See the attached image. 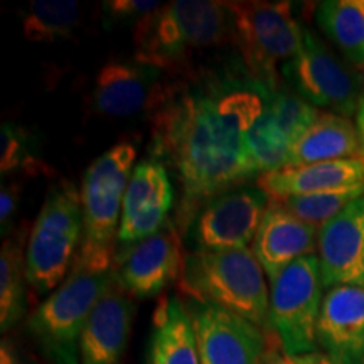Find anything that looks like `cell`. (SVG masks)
I'll list each match as a JSON object with an SVG mask.
<instances>
[{
	"mask_svg": "<svg viewBox=\"0 0 364 364\" xmlns=\"http://www.w3.org/2000/svg\"><path fill=\"white\" fill-rule=\"evenodd\" d=\"M172 204L174 186L166 166L154 157L140 161L124 196L117 247H130L156 235L169 221Z\"/></svg>",
	"mask_w": 364,
	"mask_h": 364,
	"instance_id": "4fadbf2b",
	"label": "cell"
},
{
	"mask_svg": "<svg viewBox=\"0 0 364 364\" xmlns=\"http://www.w3.org/2000/svg\"><path fill=\"white\" fill-rule=\"evenodd\" d=\"M181 287L188 299L213 304L247 318L263 331H272L267 275L250 248L188 255Z\"/></svg>",
	"mask_w": 364,
	"mask_h": 364,
	"instance_id": "277c9868",
	"label": "cell"
},
{
	"mask_svg": "<svg viewBox=\"0 0 364 364\" xmlns=\"http://www.w3.org/2000/svg\"><path fill=\"white\" fill-rule=\"evenodd\" d=\"M363 182L364 159H344L265 172L257 179V186L268 198L280 201L292 196L324 193Z\"/></svg>",
	"mask_w": 364,
	"mask_h": 364,
	"instance_id": "d6986e66",
	"label": "cell"
},
{
	"mask_svg": "<svg viewBox=\"0 0 364 364\" xmlns=\"http://www.w3.org/2000/svg\"><path fill=\"white\" fill-rule=\"evenodd\" d=\"M19 196L21 189L16 184H2V189H0V226H2L4 236L11 228V223L17 213Z\"/></svg>",
	"mask_w": 364,
	"mask_h": 364,
	"instance_id": "f1b7e54d",
	"label": "cell"
},
{
	"mask_svg": "<svg viewBox=\"0 0 364 364\" xmlns=\"http://www.w3.org/2000/svg\"><path fill=\"white\" fill-rule=\"evenodd\" d=\"M161 6L162 4L152 2V0H107V2H102L103 22L108 27H135L144 17L157 11Z\"/></svg>",
	"mask_w": 364,
	"mask_h": 364,
	"instance_id": "83f0119b",
	"label": "cell"
},
{
	"mask_svg": "<svg viewBox=\"0 0 364 364\" xmlns=\"http://www.w3.org/2000/svg\"><path fill=\"white\" fill-rule=\"evenodd\" d=\"M344 159H364L356 124L336 113L321 112L314 124L294 140L287 167Z\"/></svg>",
	"mask_w": 364,
	"mask_h": 364,
	"instance_id": "ffe728a7",
	"label": "cell"
},
{
	"mask_svg": "<svg viewBox=\"0 0 364 364\" xmlns=\"http://www.w3.org/2000/svg\"><path fill=\"white\" fill-rule=\"evenodd\" d=\"M136 159V145L120 142L95 159L81 186L83 240L71 270L110 273L117 255L124 196Z\"/></svg>",
	"mask_w": 364,
	"mask_h": 364,
	"instance_id": "3957f363",
	"label": "cell"
},
{
	"mask_svg": "<svg viewBox=\"0 0 364 364\" xmlns=\"http://www.w3.org/2000/svg\"><path fill=\"white\" fill-rule=\"evenodd\" d=\"M83 240L81 193L71 181L49 188L26 248V279L38 294H48L66 280Z\"/></svg>",
	"mask_w": 364,
	"mask_h": 364,
	"instance_id": "5b68a950",
	"label": "cell"
},
{
	"mask_svg": "<svg viewBox=\"0 0 364 364\" xmlns=\"http://www.w3.org/2000/svg\"><path fill=\"white\" fill-rule=\"evenodd\" d=\"M270 198L258 186H241L213 198L188 230L196 252L221 253L253 245Z\"/></svg>",
	"mask_w": 364,
	"mask_h": 364,
	"instance_id": "30bf717a",
	"label": "cell"
},
{
	"mask_svg": "<svg viewBox=\"0 0 364 364\" xmlns=\"http://www.w3.org/2000/svg\"><path fill=\"white\" fill-rule=\"evenodd\" d=\"M113 273L71 270L27 321V331L54 364H81L80 339Z\"/></svg>",
	"mask_w": 364,
	"mask_h": 364,
	"instance_id": "52a82bcc",
	"label": "cell"
},
{
	"mask_svg": "<svg viewBox=\"0 0 364 364\" xmlns=\"http://www.w3.org/2000/svg\"><path fill=\"white\" fill-rule=\"evenodd\" d=\"M292 144V136L287 134L267 103L265 113L247 135L250 159L257 167L258 174L262 176L265 172L279 171L289 166V152Z\"/></svg>",
	"mask_w": 364,
	"mask_h": 364,
	"instance_id": "d4e9b609",
	"label": "cell"
},
{
	"mask_svg": "<svg viewBox=\"0 0 364 364\" xmlns=\"http://www.w3.org/2000/svg\"><path fill=\"white\" fill-rule=\"evenodd\" d=\"M280 73L287 86L317 110L356 115L364 95L361 81L307 27L299 53L280 66Z\"/></svg>",
	"mask_w": 364,
	"mask_h": 364,
	"instance_id": "9c48e42d",
	"label": "cell"
},
{
	"mask_svg": "<svg viewBox=\"0 0 364 364\" xmlns=\"http://www.w3.org/2000/svg\"><path fill=\"white\" fill-rule=\"evenodd\" d=\"M164 73L156 66L132 59L108 61L95 78L93 105L102 115L127 118L147 112L164 83Z\"/></svg>",
	"mask_w": 364,
	"mask_h": 364,
	"instance_id": "e0dca14e",
	"label": "cell"
},
{
	"mask_svg": "<svg viewBox=\"0 0 364 364\" xmlns=\"http://www.w3.org/2000/svg\"><path fill=\"white\" fill-rule=\"evenodd\" d=\"M33 135L22 127L6 122L0 130V172L2 176L14 171H27L31 176L46 172L44 164L34 156Z\"/></svg>",
	"mask_w": 364,
	"mask_h": 364,
	"instance_id": "4316f807",
	"label": "cell"
},
{
	"mask_svg": "<svg viewBox=\"0 0 364 364\" xmlns=\"http://www.w3.org/2000/svg\"><path fill=\"white\" fill-rule=\"evenodd\" d=\"M275 86L252 76L238 56L164 80L147 110L149 157L161 161L179 186L174 223L181 235L213 198L260 177L247 135Z\"/></svg>",
	"mask_w": 364,
	"mask_h": 364,
	"instance_id": "6da1fadb",
	"label": "cell"
},
{
	"mask_svg": "<svg viewBox=\"0 0 364 364\" xmlns=\"http://www.w3.org/2000/svg\"><path fill=\"white\" fill-rule=\"evenodd\" d=\"M317 348L338 364H364V287H332L322 299Z\"/></svg>",
	"mask_w": 364,
	"mask_h": 364,
	"instance_id": "9a60e30c",
	"label": "cell"
},
{
	"mask_svg": "<svg viewBox=\"0 0 364 364\" xmlns=\"http://www.w3.org/2000/svg\"><path fill=\"white\" fill-rule=\"evenodd\" d=\"M186 257L182 235L167 221L156 235L130 247H117L112 273L135 299H152L181 279Z\"/></svg>",
	"mask_w": 364,
	"mask_h": 364,
	"instance_id": "8fae6325",
	"label": "cell"
},
{
	"mask_svg": "<svg viewBox=\"0 0 364 364\" xmlns=\"http://www.w3.org/2000/svg\"><path fill=\"white\" fill-rule=\"evenodd\" d=\"M201 364H262L267 331L225 309L188 299Z\"/></svg>",
	"mask_w": 364,
	"mask_h": 364,
	"instance_id": "7c38bea8",
	"label": "cell"
},
{
	"mask_svg": "<svg viewBox=\"0 0 364 364\" xmlns=\"http://www.w3.org/2000/svg\"><path fill=\"white\" fill-rule=\"evenodd\" d=\"M26 258L22 238H9L0 252V327L12 329L27 311Z\"/></svg>",
	"mask_w": 364,
	"mask_h": 364,
	"instance_id": "cb8c5ba5",
	"label": "cell"
},
{
	"mask_svg": "<svg viewBox=\"0 0 364 364\" xmlns=\"http://www.w3.org/2000/svg\"><path fill=\"white\" fill-rule=\"evenodd\" d=\"M354 118H356V129L359 132V136H361V142L364 145V95H363L361 102H359L358 112H356V115H354Z\"/></svg>",
	"mask_w": 364,
	"mask_h": 364,
	"instance_id": "d6a6232c",
	"label": "cell"
},
{
	"mask_svg": "<svg viewBox=\"0 0 364 364\" xmlns=\"http://www.w3.org/2000/svg\"><path fill=\"white\" fill-rule=\"evenodd\" d=\"M80 22V6L73 0H34L21 12V27L33 43H56L70 38Z\"/></svg>",
	"mask_w": 364,
	"mask_h": 364,
	"instance_id": "603a6c76",
	"label": "cell"
},
{
	"mask_svg": "<svg viewBox=\"0 0 364 364\" xmlns=\"http://www.w3.org/2000/svg\"><path fill=\"white\" fill-rule=\"evenodd\" d=\"M322 290L324 282L317 255L290 263L270 282V329L289 356L317 351Z\"/></svg>",
	"mask_w": 364,
	"mask_h": 364,
	"instance_id": "ba28073f",
	"label": "cell"
},
{
	"mask_svg": "<svg viewBox=\"0 0 364 364\" xmlns=\"http://www.w3.org/2000/svg\"><path fill=\"white\" fill-rule=\"evenodd\" d=\"M134 314L132 295L113 277L81 334V364H122L130 339Z\"/></svg>",
	"mask_w": 364,
	"mask_h": 364,
	"instance_id": "2e32d148",
	"label": "cell"
},
{
	"mask_svg": "<svg viewBox=\"0 0 364 364\" xmlns=\"http://www.w3.org/2000/svg\"><path fill=\"white\" fill-rule=\"evenodd\" d=\"M364 194L363 184L346 186V188L324 191V193H314L304 196H292V198L280 199V203L289 209L299 220L309 223L321 230L326 223L339 215L353 201H356L359 196ZM277 201V199H275Z\"/></svg>",
	"mask_w": 364,
	"mask_h": 364,
	"instance_id": "484cf974",
	"label": "cell"
},
{
	"mask_svg": "<svg viewBox=\"0 0 364 364\" xmlns=\"http://www.w3.org/2000/svg\"><path fill=\"white\" fill-rule=\"evenodd\" d=\"M0 364H24L21 354L17 353V349L14 348L11 341H2V346H0Z\"/></svg>",
	"mask_w": 364,
	"mask_h": 364,
	"instance_id": "4dcf8cb0",
	"label": "cell"
},
{
	"mask_svg": "<svg viewBox=\"0 0 364 364\" xmlns=\"http://www.w3.org/2000/svg\"><path fill=\"white\" fill-rule=\"evenodd\" d=\"M233 16L231 41L236 56L257 80L280 85L277 66L299 53L304 26L295 19L290 2H226Z\"/></svg>",
	"mask_w": 364,
	"mask_h": 364,
	"instance_id": "8992f818",
	"label": "cell"
},
{
	"mask_svg": "<svg viewBox=\"0 0 364 364\" xmlns=\"http://www.w3.org/2000/svg\"><path fill=\"white\" fill-rule=\"evenodd\" d=\"M295 363L297 364H338L332 361V359L322 351L300 354V356H295Z\"/></svg>",
	"mask_w": 364,
	"mask_h": 364,
	"instance_id": "1f68e13d",
	"label": "cell"
},
{
	"mask_svg": "<svg viewBox=\"0 0 364 364\" xmlns=\"http://www.w3.org/2000/svg\"><path fill=\"white\" fill-rule=\"evenodd\" d=\"M316 21L326 38L353 65L364 68V0H326L317 4Z\"/></svg>",
	"mask_w": 364,
	"mask_h": 364,
	"instance_id": "7402d4cb",
	"label": "cell"
},
{
	"mask_svg": "<svg viewBox=\"0 0 364 364\" xmlns=\"http://www.w3.org/2000/svg\"><path fill=\"white\" fill-rule=\"evenodd\" d=\"M317 258L324 289L364 287V194L318 230Z\"/></svg>",
	"mask_w": 364,
	"mask_h": 364,
	"instance_id": "5bb4252c",
	"label": "cell"
},
{
	"mask_svg": "<svg viewBox=\"0 0 364 364\" xmlns=\"http://www.w3.org/2000/svg\"><path fill=\"white\" fill-rule=\"evenodd\" d=\"M317 245L318 230L316 226L299 220L280 201L270 199L253 240L252 252L268 282H272L290 263L316 255Z\"/></svg>",
	"mask_w": 364,
	"mask_h": 364,
	"instance_id": "ac0fdd59",
	"label": "cell"
},
{
	"mask_svg": "<svg viewBox=\"0 0 364 364\" xmlns=\"http://www.w3.org/2000/svg\"><path fill=\"white\" fill-rule=\"evenodd\" d=\"M231 31L233 16L226 2L174 0L134 27V59L176 75L191 68L196 51L231 41Z\"/></svg>",
	"mask_w": 364,
	"mask_h": 364,
	"instance_id": "7a4b0ae2",
	"label": "cell"
},
{
	"mask_svg": "<svg viewBox=\"0 0 364 364\" xmlns=\"http://www.w3.org/2000/svg\"><path fill=\"white\" fill-rule=\"evenodd\" d=\"M147 364H201L193 321L181 299L166 297L154 314Z\"/></svg>",
	"mask_w": 364,
	"mask_h": 364,
	"instance_id": "44dd1931",
	"label": "cell"
},
{
	"mask_svg": "<svg viewBox=\"0 0 364 364\" xmlns=\"http://www.w3.org/2000/svg\"><path fill=\"white\" fill-rule=\"evenodd\" d=\"M262 364H297L295 358L289 356L285 353L284 346L277 338V334L273 331H268L267 334V349L265 354L262 358Z\"/></svg>",
	"mask_w": 364,
	"mask_h": 364,
	"instance_id": "f546056e",
	"label": "cell"
}]
</instances>
